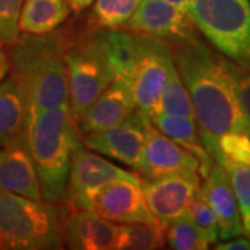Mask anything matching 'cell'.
I'll list each match as a JSON object with an SVG mask.
<instances>
[{
	"label": "cell",
	"mask_w": 250,
	"mask_h": 250,
	"mask_svg": "<svg viewBox=\"0 0 250 250\" xmlns=\"http://www.w3.org/2000/svg\"><path fill=\"white\" fill-rule=\"evenodd\" d=\"M168 45L179 77L190 95L202 143L214 160L221 135H250V123L236 93L233 62L197 34L170 41Z\"/></svg>",
	"instance_id": "6da1fadb"
},
{
	"label": "cell",
	"mask_w": 250,
	"mask_h": 250,
	"mask_svg": "<svg viewBox=\"0 0 250 250\" xmlns=\"http://www.w3.org/2000/svg\"><path fill=\"white\" fill-rule=\"evenodd\" d=\"M67 31L45 35L21 34L9 53L10 74L25 95L28 117L68 103V82L64 64Z\"/></svg>",
	"instance_id": "7a4b0ae2"
},
{
	"label": "cell",
	"mask_w": 250,
	"mask_h": 250,
	"mask_svg": "<svg viewBox=\"0 0 250 250\" xmlns=\"http://www.w3.org/2000/svg\"><path fill=\"white\" fill-rule=\"evenodd\" d=\"M27 141L41 182L42 200L59 205L67 185L72 152L82 143L68 103L28 117Z\"/></svg>",
	"instance_id": "3957f363"
},
{
	"label": "cell",
	"mask_w": 250,
	"mask_h": 250,
	"mask_svg": "<svg viewBox=\"0 0 250 250\" xmlns=\"http://www.w3.org/2000/svg\"><path fill=\"white\" fill-rule=\"evenodd\" d=\"M64 64L68 82V106L77 123L85 110L116 78L107 28L65 35Z\"/></svg>",
	"instance_id": "277c9868"
},
{
	"label": "cell",
	"mask_w": 250,
	"mask_h": 250,
	"mask_svg": "<svg viewBox=\"0 0 250 250\" xmlns=\"http://www.w3.org/2000/svg\"><path fill=\"white\" fill-rule=\"evenodd\" d=\"M62 210L0 190V249H62Z\"/></svg>",
	"instance_id": "5b68a950"
},
{
	"label": "cell",
	"mask_w": 250,
	"mask_h": 250,
	"mask_svg": "<svg viewBox=\"0 0 250 250\" xmlns=\"http://www.w3.org/2000/svg\"><path fill=\"white\" fill-rule=\"evenodd\" d=\"M188 14L214 49L250 68V0H190Z\"/></svg>",
	"instance_id": "8992f818"
},
{
	"label": "cell",
	"mask_w": 250,
	"mask_h": 250,
	"mask_svg": "<svg viewBox=\"0 0 250 250\" xmlns=\"http://www.w3.org/2000/svg\"><path fill=\"white\" fill-rule=\"evenodd\" d=\"M174 67L167 41L131 32L128 60L117 72L124 74L129 81L135 107L150 117Z\"/></svg>",
	"instance_id": "52a82bcc"
},
{
	"label": "cell",
	"mask_w": 250,
	"mask_h": 250,
	"mask_svg": "<svg viewBox=\"0 0 250 250\" xmlns=\"http://www.w3.org/2000/svg\"><path fill=\"white\" fill-rule=\"evenodd\" d=\"M118 179L138 181L141 178L134 172L117 167L80 143L72 152L67 185L60 200L64 206L62 208L67 211L90 210L92 200L99 190Z\"/></svg>",
	"instance_id": "ba28073f"
},
{
	"label": "cell",
	"mask_w": 250,
	"mask_h": 250,
	"mask_svg": "<svg viewBox=\"0 0 250 250\" xmlns=\"http://www.w3.org/2000/svg\"><path fill=\"white\" fill-rule=\"evenodd\" d=\"M149 123V116L135 108L120 124L100 132L82 135L81 141L92 152L107 156L138 170Z\"/></svg>",
	"instance_id": "9c48e42d"
},
{
	"label": "cell",
	"mask_w": 250,
	"mask_h": 250,
	"mask_svg": "<svg viewBox=\"0 0 250 250\" xmlns=\"http://www.w3.org/2000/svg\"><path fill=\"white\" fill-rule=\"evenodd\" d=\"M138 171L145 179L163 178L174 174H197L202 177L200 163L196 157L160 132L152 121L147 124Z\"/></svg>",
	"instance_id": "30bf717a"
},
{
	"label": "cell",
	"mask_w": 250,
	"mask_h": 250,
	"mask_svg": "<svg viewBox=\"0 0 250 250\" xmlns=\"http://www.w3.org/2000/svg\"><path fill=\"white\" fill-rule=\"evenodd\" d=\"M200 179L197 174H174L141 181L145 202L161 228L185 214L189 200L200 189Z\"/></svg>",
	"instance_id": "8fae6325"
},
{
	"label": "cell",
	"mask_w": 250,
	"mask_h": 250,
	"mask_svg": "<svg viewBox=\"0 0 250 250\" xmlns=\"http://www.w3.org/2000/svg\"><path fill=\"white\" fill-rule=\"evenodd\" d=\"M123 27L135 34L154 36L168 42L196 35V28L188 11L164 0H141Z\"/></svg>",
	"instance_id": "7c38bea8"
},
{
	"label": "cell",
	"mask_w": 250,
	"mask_h": 250,
	"mask_svg": "<svg viewBox=\"0 0 250 250\" xmlns=\"http://www.w3.org/2000/svg\"><path fill=\"white\" fill-rule=\"evenodd\" d=\"M141 181L118 179L111 182L95 195L90 210L111 223L159 224L145 202Z\"/></svg>",
	"instance_id": "4fadbf2b"
},
{
	"label": "cell",
	"mask_w": 250,
	"mask_h": 250,
	"mask_svg": "<svg viewBox=\"0 0 250 250\" xmlns=\"http://www.w3.org/2000/svg\"><path fill=\"white\" fill-rule=\"evenodd\" d=\"M135 108L131 83L124 74L117 72L113 82L75 124L81 136L95 134L120 124Z\"/></svg>",
	"instance_id": "5bb4252c"
},
{
	"label": "cell",
	"mask_w": 250,
	"mask_h": 250,
	"mask_svg": "<svg viewBox=\"0 0 250 250\" xmlns=\"http://www.w3.org/2000/svg\"><path fill=\"white\" fill-rule=\"evenodd\" d=\"M0 190L43 202L27 134L0 149Z\"/></svg>",
	"instance_id": "9a60e30c"
},
{
	"label": "cell",
	"mask_w": 250,
	"mask_h": 250,
	"mask_svg": "<svg viewBox=\"0 0 250 250\" xmlns=\"http://www.w3.org/2000/svg\"><path fill=\"white\" fill-rule=\"evenodd\" d=\"M203 179L205 181L200 185V193L211 207L217 218L220 239L227 241L245 235L239 207L225 168L217 161H213Z\"/></svg>",
	"instance_id": "2e32d148"
},
{
	"label": "cell",
	"mask_w": 250,
	"mask_h": 250,
	"mask_svg": "<svg viewBox=\"0 0 250 250\" xmlns=\"http://www.w3.org/2000/svg\"><path fill=\"white\" fill-rule=\"evenodd\" d=\"M118 225L93 210H75L62 221V239L74 250H113Z\"/></svg>",
	"instance_id": "e0dca14e"
},
{
	"label": "cell",
	"mask_w": 250,
	"mask_h": 250,
	"mask_svg": "<svg viewBox=\"0 0 250 250\" xmlns=\"http://www.w3.org/2000/svg\"><path fill=\"white\" fill-rule=\"evenodd\" d=\"M27 125L25 95L9 72L0 81V149L27 134Z\"/></svg>",
	"instance_id": "ac0fdd59"
},
{
	"label": "cell",
	"mask_w": 250,
	"mask_h": 250,
	"mask_svg": "<svg viewBox=\"0 0 250 250\" xmlns=\"http://www.w3.org/2000/svg\"><path fill=\"white\" fill-rule=\"evenodd\" d=\"M149 118L160 132H163L167 138H170L171 141L178 143L179 146H182L196 157L200 163L202 178H205L214 160L211 159V156L208 154L202 143L195 118L161 114V113L152 114Z\"/></svg>",
	"instance_id": "d6986e66"
},
{
	"label": "cell",
	"mask_w": 250,
	"mask_h": 250,
	"mask_svg": "<svg viewBox=\"0 0 250 250\" xmlns=\"http://www.w3.org/2000/svg\"><path fill=\"white\" fill-rule=\"evenodd\" d=\"M71 9L65 0H24L20 14V32L45 35L53 32L70 17Z\"/></svg>",
	"instance_id": "ffe728a7"
},
{
	"label": "cell",
	"mask_w": 250,
	"mask_h": 250,
	"mask_svg": "<svg viewBox=\"0 0 250 250\" xmlns=\"http://www.w3.org/2000/svg\"><path fill=\"white\" fill-rule=\"evenodd\" d=\"M164 248V233L159 224H120L117 250H153Z\"/></svg>",
	"instance_id": "44dd1931"
},
{
	"label": "cell",
	"mask_w": 250,
	"mask_h": 250,
	"mask_svg": "<svg viewBox=\"0 0 250 250\" xmlns=\"http://www.w3.org/2000/svg\"><path fill=\"white\" fill-rule=\"evenodd\" d=\"M156 113L195 118L190 95L188 92L185 83L179 77L177 67L172 68L170 78L161 92L160 99L157 102V106H156V110L153 114H156Z\"/></svg>",
	"instance_id": "7402d4cb"
},
{
	"label": "cell",
	"mask_w": 250,
	"mask_h": 250,
	"mask_svg": "<svg viewBox=\"0 0 250 250\" xmlns=\"http://www.w3.org/2000/svg\"><path fill=\"white\" fill-rule=\"evenodd\" d=\"M217 163L221 164L228 174L233 195L239 207L245 235H248L250 239V167L224 157Z\"/></svg>",
	"instance_id": "603a6c76"
},
{
	"label": "cell",
	"mask_w": 250,
	"mask_h": 250,
	"mask_svg": "<svg viewBox=\"0 0 250 250\" xmlns=\"http://www.w3.org/2000/svg\"><path fill=\"white\" fill-rule=\"evenodd\" d=\"M164 245L174 250H205L208 243L187 214L172 220L163 228Z\"/></svg>",
	"instance_id": "cb8c5ba5"
},
{
	"label": "cell",
	"mask_w": 250,
	"mask_h": 250,
	"mask_svg": "<svg viewBox=\"0 0 250 250\" xmlns=\"http://www.w3.org/2000/svg\"><path fill=\"white\" fill-rule=\"evenodd\" d=\"M141 0H95L93 17L99 27L121 28L132 16Z\"/></svg>",
	"instance_id": "d4e9b609"
},
{
	"label": "cell",
	"mask_w": 250,
	"mask_h": 250,
	"mask_svg": "<svg viewBox=\"0 0 250 250\" xmlns=\"http://www.w3.org/2000/svg\"><path fill=\"white\" fill-rule=\"evenodd\" d=\"M185 214L189 217V220L193 223L197 231L202 233V236L205 238L208 245L217 243V241L220 239L217 218H215L211 207L208 206L203 195L200 193V189L189 200Z\"/></svg>",
	"instance_id": "484cf974"
},
{
	"label": "cell",
	"mask_w": 250,
	"mask_h": 250,
	"mask_svg": "<svg viewBox=\"0 0 250 250\" xmlns=\"http://www.w3.org/2000/svg\"><path fill=\"white\" fill-rule=\"evenodd\" d=\"M223 157L250 167V135L243 132H227L221 135L214 161L221 160Z\"/></svg>",
	"instance_id": "4316f807"
},
{
	"label": "cell",
	"mask_w": 250,
	"mask_h": 250,
	"mask_svg": "<svg viewBox=\"0 0 250 250\" xmlns=\"http://www.w3.org/2000/svg\"><path fill=\"white\" fill-rule=\"evenodd\" d=\"M24 0H0V45L11 47L20 36V14Z\"/></svg>",
	"instance_id": "83f0119b"
},
{
	"label": "cell",
	"mask_w": 250,
	"mask_h": 250,
	"mask_svg": "<svg viewBox=\"0 0 250 250\" xmlns=\"http://www.w3.org/2000/svg\"><path fill=\"white\" fill-rule=\"evenodd\" d=\"M233 75L242 111L250 123V68H243L233 62Z\"/></svg>",
	"instance_id": "f1b7e54d"
},
{
	"label": "cell",
	"mask_w": 250,
	"mask_h": 250,
	"mask_svg": "<svg viewBox=\"0 0 250 250\" xmlns=\"http://www.w3.org/2000/svg\"><path fill=\"white\" fill-rule=\"evenodd\" d=\"M217 250H250V239L245 238H232L227 239L223 243H217L214 246Z\"/></svg>",
	"instance_id": "f546056e"
},
{
	"label": "cell",
	"mask_w": 250,
	"mask_h": 250,
	"mask_svg": "<svg viewBox=\"0 0 250 250\" xmlns=\"http://www.w3.org/2000/svg\"><path fill=\"white\" fill-rule=\"evenodd\" d=\"M10 71L9 52L6 50V46L0 45V81L3 80Z\"/></svg>",
	"instance_id": "4dcf8cb0"
},
{
	"label": "cell",
	"mask_w": 250,
	"mask_h": 250,
	"mask_svg": "<svg viewBox=\"0 0 250 250\" xmlns=\"http://www.w3.org/2000/svg\"><path fill=\"white\" fill-rule=\"evenodd\" d=\"M65 1L68 3L70 9L75 13H81L92 6V3H95V0H65Z\"/></svg>",
	"instance_id": "1f68e13d"
},
{
	"label": "cell",
	"mask_w": 250,
	"mask_h": 250,
	"mask_svg": "<svg viewBox=\"0 0 250 250\" xmlns=\"http://www.w3.org/2000/svg\"><path fill=\"white\" fill-rule=\"evenodd\" d=\"M164 1L170 3V4L175 6V7H178V9L188 11V6H189V1H190V0H164Z\"/></svg>",
	"instance_id": "d6a6232c"
}]
</instances>
